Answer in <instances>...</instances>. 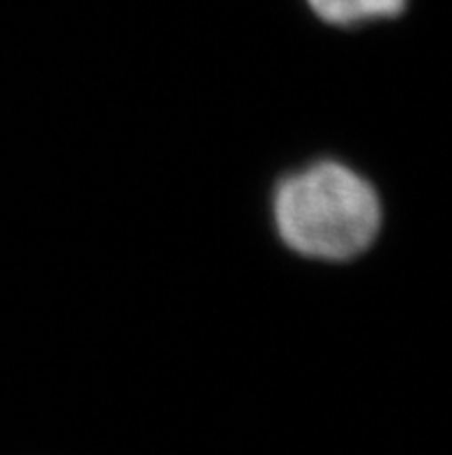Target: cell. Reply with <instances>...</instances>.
Instances as JSON below:
<instances>
[{"instance_id": "6da1fadb", "label": "cell", "mask_w": 452, "mask_h": 455, "mask_svg": "<svg viewBox=\"0 0 452 455\" xmlns=\"http://www.w3.org/2000/svg\"><path fill=\"white\" fill-rule=\"evenodd\" d=\"M270 215L291 252L335 264L365 254L384 227V204L372 180L335 157L284 173L270 195Z\"/></svg>"}, {"instance_id": "7a4b0ae2", "label": "cell", "mask_w": 452, "mask_h": 455, "mask_svg": "<svg viewBox=\"0 0 452 455\" xmlns=\"http://www.w3.org/2000/svg\"><path fill=\"white\" fill-rule=\"evenodd\" d=\"M307 5L328 26L361 28L365 23L397 19L408 0H307Z\"/></svg>"}]
</instances>
